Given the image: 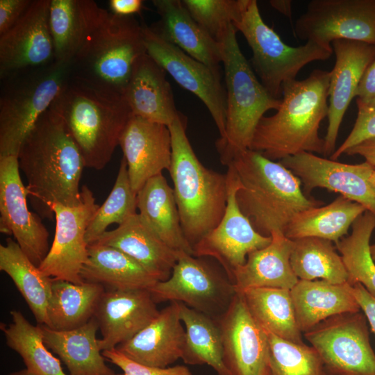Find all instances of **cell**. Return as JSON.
I'll return each mask as SVG.
<instances>
[{"mask_svg":"<svg viewBox=\"0 0 375 375\" xmlns=\"http://www.w3.org/2000/svg\"><path fill=\"white\" fill-rule=\"evenodd\" d=\"M369 183L375 192V169L372 172L369 178Z\"/></svg>","mask_w":375,"mask_h":375,"instance_id":"obj_54","label":"cell"},{"mask_svg":"<svg viewBox=\"0 0 375 375\" xmlns=\"http://www.w3.org/2000/svg\"><path fill=\"white\" fill-rule=\"evenodd\" d=\"M172 157L169 170L184 235L193 247L219 224L227 205V178L206 167L186 134L187 119L178 113L168 126Z\"/></svg>","mask_w":375,"mask_h":375,"instance_id":"obj_5","label":"cell"},{"mask_svg":"<svg viewBox=\"0 0 375 375\" xmlns=\"http://www.w3.org/2000/svg\"><path fill=\"white\" fill-rule=\"evenodd\" d=\"M301 182L309 194L315 188L340 193L375 215V192L369 178L375 167L367 162L347 164L302 152L279 161Z\"/></svg>","mask_w":375,"mask_h":375,"instance_id":"obj_17","label":"cell"},{"mask_svg":"<svg viewBox=\"0 0 375 375\" xmlns=\"http://www.w3.org/2000/svg\"><path fill=\"white\" fill-rule=\"evenodd\" d=\"M108 5L111 13L122 17L133 16L143 8L141 0H110Z\"/></svg>","mask_w":375,"mask_h":375,"instance_id":"obj_49","label":"cell"},{"mask_svg":"<svg viewBox=\"0 0 375 375\" xmlns=\"http://www.w3.org/2000/svg\"><path fill=\"white\" fill-rule=\"evenodd\" d=\"M81 202L76 206L58 203L50 208L56 218V231L48 254L38 267L46 276L75 284L84 283L81 269L88 256L87 228L99 206L92 190L81 187Z\"/></svg>","mask_w":375,"mask_h":375,"instance_id":"obj_13","label":"cell"},{"mask_svg":"<svg viewBox=\"0 0 375 375\" xmlns=\"http://www.w3.org/2000/svg\"><path fill=\"white\" fill-rule=\"evenodd\" d=\"M349 235L335 244L347 270L348 283H360L375 296V262L370 253L375 215L366 210L353 223Z\"/></svg>","mask_w":375,"mask_h":375,"instance_id":"obj_40","label":"cell"},{"mask_svg":"<svg viewBox=\"0 0 375 375\" xmlns=\"http://www.w3.org/2000/svg\"><path fill=\"white\" fill-rule=\"evenodd\" d=\"M293 242L290 264L299 280H322L334 284L348 282L347 270L333 242L305 237Z\"/></svg>","mask_w":375,"mask_h":375,"instance_id":"obj_38","label":"cell"},{"mask_svg":"<svg viewBox=\"0 0 375 375\" xmlns=\"http://www.w3.org/2000/svg\"><path fill=\"white\" fill-rule=\"evenodd\" d=\"M294 30L299 39L326 47L337 40L375 45V0H312Z\"/></svg>","mask_w":375,"mask_h":375,"instance_id":"obj_12","label":"cell"},{"mask_svg":"<svg viewBox=\"0 0 375 375\" xmlns=\"http://www.w3.org/2000/svg\"><path fill=\"white\" fill-rule=\"evenodd\" d=\"M233 26L252 51L249 62L256 75L275 99H281L283 84L296 79L303 67L314 61L328 60L333 53L332 47L310 41L298 47L286 44L264 22L256 0H243Z\"/></svg>","mask_w":375,"mask_h":375,"instance_id":"obj_9","label":"cell"},{"mask_svg":"<svg viewBox=\"0 0 375 375\" xmlns=\"http://www.w3.org/2000/svg\"><path fill=\"white\" fill-rule=\"evenodd\" d=\"M362 312L331 317L304 333L328 375H375V353Z\"/></svg>","mask_w":375,"mask_h":375,"instance_id":"obj_10","label":"cell"},{"mask_svg":"<svg viewBox=\"0 0 375 375\" xmlns=\"http://www.w3.org/2000/svg\"><path fill=\"white\" fill-rule=\"evenodd\" d=\"M270 375H328L318 353L304 342L296 343L267 333Z\"/></svg>","mask_w":375,"mask_h":375,"instance_id":"obj_42","label":"cell"},{"mask_svg":"<svg viewBox=\"0 0 375 375\" xmlns=\"http://www.w3.org/2000/svg\"><path fill=\"white\" fill-rule=\"evenodd\" d=\"M182 323L179 303L171 301L147 326L115 349L138 363L169 367L183 356L185 329Z\"/></svg>","mask_w":375,"mask_h":375,"instance_id":"obj_23","label":"cell"},{"mask_svg":"<svg viewBox=\"0 0 375 375\" xmlns=\"http://www.w3.org/2000/svg\"><path fill=\"white\" fill-rule=\"evenodd\" d=\"M27 196L17 156H0V231L12 235L29 260L39 267L51 247L49 233L40 217L29 210Z\"/></svg>","mask_w":375,"mask_h":375,"instance_id":"obj_16","label":"cell"},{"mask_svg":"<svg viewBox=\"0 0 375 375\" xmlns=\"http://www.w3.org/2000/svg\"><path fill=\"white\" fill-rule=\"evenodd\" d=\"M17 159L32 206L40 217L53 219L52 203L76 206L81 202L83 159L62 119L50 108L26 135Z\"/></svg>","mask_w":375,"mask_h":375,"instance_id":"obj_1","label":"cell"},{"mask_svg":"<svg viewBox=\"0 0 375 375\" xmlns=\"http://www.w3.org/2000/svg\"><path fill=\"white\" fill-rule=\"evenodd\" d=\"M69 65L55 60L1 80L0 156H17L26 135L69 79Z\"/></svg>","mask_w":375,"mask_h":375,"instance_id":"obj_8","label":"cell"},{"mask_svg":"<svg viewBox=\"0 0 375 375\" xmlns=\"http://www.w3.org/2000/svg\"><path fill=\"white\" fill-rule=\"evenodd\" d=\"M178 303L185 329L181 359L188 365H208L218 375H228L223 362L222 334L217 319Z\"/></svg>","mask_w":375,"mask_h":375,"instance_id":"obj_37","label":"cell"},{"mask_svg":"<svg viewBox=\"0 0 375 375\" xmlns=\"http://www.w3.org/2000/svg\"><path fill=\"white\" fill-rule=\"evenodd\" d=\"M105 290L100 284H75L53 278L47 326L55 331H69L84 325L94 316Z\"/></svg>","mask_w":375,"mask_h":375,"instance_id":"obj_35","label":"cell"},{"mask_svg":"<svg viewBox=\"0 0 375 375\" xmlns=\"http://www.w3.org/2000/svg\"><path fill=\"white\" fill-rule=\"evenodd\" d=\"M49 108L62 119L85 167L97 170L110 162L133 115L124 95L94 88L71 76Z\"/></svg>","mask_w":375,"mask_h":375,"instance_id":"obj_4","label":"cell"},{"mask_svg":"<svg viewBox=\"0 0 375 375\" xmlns=\"http://www.w3.org/2000/svg\"><path fill=\"white\" fill-rule=\"evenodd\" d=\"M271 242L250 253L245 263L233 272L236 292L255 288L291 290L299 279L290 264L293 240L282 233H273Z\"/></svg>","mask_w":375,"mask_h":375,"instance_id":"obj_28","label":"cell"},{"mask_svg":"<svg viewBox=\"0 0 375 375\" xmlns=\"http://www.w3.org/2000/svg\"><path fill=\"white\" fill-rule=\"evenodd\" d=\"M166 72L147 53L136 62L124 92L133 115L169 126L176 110Z\"/></svg>","mask_w":375,"mask_h":375,"instance_id":"obj_25","label":"cell"},{"mask_svg":"<svg viewBox=\"0 0 375 375\" xmlns=\"http://www.w3.org/2000/svg\"><path fill=\"white\" fill-rule=\"evenodd\" d=\"M50 1L33 0L22 18L0 35V80L56 60L49 28Z\"/></svg>","mask_w":375,"mask_h":375,"instance_id":"obj_18","label":"cell"},{"mask_svg":"<svg viewBox=\"0 0 375 375\" xmlns=\"http://www.w3.org/2000/svg\"><path fill=\"white\" fill-rule=\"evenodd\" d=\"M239 293L254 319L265 332L292 342H303L290 290L255 288Z\"/></svg>","mask_w":375,"mask_h":375,"instance_id":"obj_36","label":"cell"},{"mask_svg":"<svg viewBox=\"0 0 375 375\" xmlns=\"http://www.w3.org/2000/svg\"><path fill=\"white\" fill-rule=\"evenodd\" d=\"M147 53L183 88L206 106L222 138L226 129V94L216 71L167 41L151 27L142 25Z\"/></svg>","mask_w":375,"mask_h":375,"instance_id":"obj_14","label":"cell"},{"mask_svg":"<svg viewBox=\"0 0 375 375\" xmlns=\"http://www.w3.org/2000/svg\"><path fill=\"white\" fill-rule=\"evenodd\" d=\"M260 375H270L267 363L265 365V367L262 369V370L260 372Z\"/></svg>","mask_w":375,"mask_h":375,"instance_id":"obj_56","label":"cell"},{"mask_svg":"<svg viewBox=\"0 0 375 375\" xmlns=\"http://www.w3.org/2000/svg\"><path fill=\"white\" fill-rule=\"evenodd\" d=\"M32 2L33 0H0V35L22 18Z\"/></svg>","mask_w":375,"mask_h":375,"instance_id":"obj_46","label":"cell"},{"mask_svg":"<svg viewBox=\"0 0 375 375\" xmlns=\"http://www.w3.org/2000/svg\"><path fill=\"white\" fill-rule=\"evenodd\" d=\"M352 286L353 294L363 312L372 331L375 335V296L369 293L364 286L356 283Z\"/></svg>","mask_w":375,"mask_h":375,"instance_id":"obj_47","label":"cell"},{"mask_svg":"<svg viewBox=\"0 0 375 375\" xmlns=\"http://www.w3.org/2000/svg\"><path fill=\"white\" fill-rule=\"evenodd\" d=\"M8 375H35V374L30 372L28 369H24L16 371V372H12Z\"/></svg>","mask_w":375,"mask_h":375,"instance_id":"obj_53","label":"cell"},{"mask_svg":"<svg viewBox=\"0 0 375 375\" xmlns=\"http://www.w3.org/2000/svg\"><path fill=\"white\" fill-rule=\"evenodd\" d=\"M102 355L119 367L124 375H192L188 367L184 365L157 367L138 363L126 357L116 349L103 351Z\"/></svg>","mask_w":375,"mask_h":375,"instance_id":"obj_44","label":"cell"},{"mask_svg":"<svg viewBox=\"0 0 375 375\" xmlns=\"http://www.w3.org/2000/svg\"><path fill=\"white\" fill-rule=\"evenodd\" d=\"M10 314L12 322H1L0 329L7 346L22 358L26 369L35 375H68L45 345L41 326L31 324L19 310H12Z\"/></svg>","mask_w":375,"mask_h":375,"instance_id":"obj_39","label":"cell"},{"mask_svg":"<svg viewBox=\"0 0 375 375\" xmlns=\"http://www.w3.org/2000/svg\"><path fill=\"white\" fill-rule=\"evenodd\" d=\"M137 194L133 190L128 174L126 162L123 157L117 176L108 197L99 206L85 233L88 244L95 242L112 224L118 226L136 214Z\"/></svg>","mask_w":375,"mask_h":375,"instance_id":"obj_41","label":"cell"},{"mask_svg":"<svg viewBox=\"0 0 375 375\" xmlns=\"http://www.w3.org/2000/svg\"><path fill=\"white\" fill-rule=\"evenodd\" d=\"M269 4L278 12L292 20V1L271 0Z\"/></svg>","mask_w":375,"mask_h":375,"instance_id":"obj_51","label":"cell"},{"mask_svg":"<svg viewBox=\"0 0 375 375\" xmlns=\"http://www.w3.org/2000/svg\"><path fill=\"white\" fill-rule=\"evenodd\" d=\"M356 104L358 108L375 112V94L365 101L356 99Z\"/></svg>","mask_w":375,"mask_h":375,"instance_id":"obj_52","label":"cell"},{"mask_svg":"<svg viewBox=\"0 0 375 375\" xmlns=\"http://www.w3.org/2000/svg\"><path fill=\"white\" fill-rule=\"evenodd\" d=\"M226 174L227 205L225 213L217 227L193 247V256L216 259L231 281L233 271L245 263L250 253L267 247L272 237L258 233L242 213L236 201L239 181L231 167H228Z\"/></svg>","mask_w":375,"mask_h":375,"instance_id":"obj_15","label":"cell"},{"mask_svg":"<svg viewBox=\"0 0 375 375\" xmlns=\"http://www.w3.org/2000/svg\"><path fill=\"white\" fill-rule=\"evenodd\" d=\"M239 181L236 201L260 234H284L299 212L323 202L306 195L299 178L280 162L250 149L235 153L226 165Z\"/></svg>","mask_w":375,"mask_h":375,"instance_id":"obj_3","label":"cell"},{"mask_svg":"<svg viewBox=\"0 0 375 375\" xmlns=\"http://www.w3.org/2000/svg\"><path fill=\"white\" fill-rule=\"evenodd\" d=\"M137 208L142 221L168 247L193 255L182 230L173 188L162 174L148 180L139 190Z\"/></svg>","mask_w":375,"mask_h":375,"instance_id":"obj_31","label":"cell"},{"mask_svg":"<svg viewBox=\"0 0 375 375\" xmlns=\"http://www.w3.org/2000/svg\"><path fill=\"white\" fill-rule=\"evenodd\" d=\"M0 270L11 278L38 324L47 326L53 278L44 275L10 238L0 244Z\"/></svg>","mask_w":375,"mask_h":375,"instance_id":"obj_34","label":"cell"},{"mask_svg":"<svg viewBox=\"0 0 375 375\" xmlns=\"http://www.w3.org/2000/svg\"><path fill=\"white\" fill-rule=\"evenodd\" d=\"M192 18L217 42L238 19L243 0H183Z\"/></svg>","mask_w":375,"mask_h":375,"instance_id":"obj_43","label":"cell"},{"mask_svg":"<svg viewBox=\"0 0 375 375\" xmlns=\"http://www.w3.org/2000/svg\"><path fill=\"white\" fill-rule=\"evenodd\" d=\"M108 12L92 0H51L49 28L56 60L70 64Z\"/></svg>","mask_w":375,"mask_h":375,"instance_id":"obj_27","label":"cell"},{"mask_svg":"<svg viewBox=\"0 0 375 375\" xmlns=\"http://www.w3.org/2000/svg\"><path fill=\"white\" fill-rule=\"evenodd\" d=\"M217 321L222 334L223 362L228 375H260L267 363L268 338L240 293H235Z\"/></svg>","mask_w":375,"mask_h":375,"instance_id":"obj_19","label":"cell"},{"mask_svg":"<svg viewBox=\"0 0 375 375\" xmlns=\"http://www.w3.org/2000/svg\"><path fill=\"white\" fill-rule=\"evenodd\" d=\"M149 290L156 303L181 302L215 319L227 310L236 293L227 276L185 252L178 253L169 278Z\"/></svg>","mask_w":375,"mask_h":375,"instance_id":"obj_11","label":"cell"},{"mask_svg":"<svg viewBox=\"0 0 375 375\" xmlns=\"http://www.w3.org/2000/svg\"><path fill=\"white\" fill-rule=\"evenodd\" d=\"M375 94V60L365 70L357 88L356 97L365 101Z\"/></svg>","mask_w":375,"mask_h":375,"instance_id":"obj_48","label":"cell"},{"mask_svg":"<svg viewBox=\"0 0 375 375\" xmlns=\"http://www.w3.org/2000/svg\"><path fill=\"white\" fill-rule=\"evenodd\" d=\"M133 190L137 194L148 180L169 170L172 157L169 127L132 115L119 140Z\"/></svg>","mask_w":375,"mask_h":375,"instance_id":"obj_21","label":"cell"},{"mask_svg":"<svg viewBox=\"0 0 375 375\" xmlns=\"http://www.w3.org/2000/svg\"><path fill=\"white\" fill-rule=\"evenodd\" d=\"M330 78L331 72L315 69L303 80L285 82L279 108L260 119L249 149L274 161L302 152L324 155L319 128L328 116Z\"/></svg>","mask_w":375,"mask_h":375,"instance_id":"obj_2","label":"cell"},{"mask_svg":"<svg viewBox=\"0 0 375 375\" xmlns=\"http://www.w3.org/2000/svg\"><path fill=\"white\" fill-rule=\"evenodd\" d=\"M41 326L47 347L57 354L69 375H115L105 363L96 334L99 329L93 317L84 325L69 331H55Z\"/></svg>","mask_w":375,"mask_h":375,"instance_id":"obj_30","label":"cell"},{"mask_svg":"<svg viewBox=\"0 0 375 375\" xmlns=\"http://www.w3.org/2000/svg\"><path fill=\"white\" fill-rule=\"evenodd\" d=\"M95 242L122 251L158 281L169 278L179 253L160 240L138 213L116 228L105 232Z\"/></svg>","mask_w":375,"mask_h":375,"instance_id":"obj_24","label":"cell"},{"mask_svg":"<svg viewBox=\"0 0 375 375\" xmlns=\"http://www.w3.org/2000/svg\"><path fill=\"white\" fill-rule=\"evenodd\" d=\"M237 30L231 24L218 42L221 47L226 94V129L215 145L226 166L233 155L250 148L257 124L265 113L277 110L281 99L272 97L262 85L240 48Z\"/></svg>","mask_w":375,"mask_h":375,"instance_id":"obj_6","label":"cell"},{"mask_svg":"<svg viewBox=\"0 0 375 375\" xmlns=\"http://www.w3.org/2000/svg\"><path fill=\"white\" fill-rule=\"evenodd\" d=\"M115 375H124V374H115Z\"/></svg>","mask_w":375,"mask_h":375,"instance_id":"obj_57","label":"cell"},{"mask_svg":"<svg viewBox=\"0 0 375 375\" xmlns=\"http://www.w3.org/2000/svg\"><path fill=\"white\" fill-rule=\"evenodd\" d=\"M335 62L331 71L328 88V126L324 138L325 156L335 151L337 138L344 114L360 81L369 65L375 60V45L337 40L331 43Z\"/></svg>","mask_w":375,"mask_h":375,"instance_id":"obj_20","label":"cell"},{"mask_svg":"<svg viewBox=\"0 0 375 375\" xmlns=\"http://www.w3.org/2000/svg\"><path fill=\"white\" fill-rule=\"evenodd\" d=\"M375 137V112L358 108L353 127L345 140L335 149L330 159L336 160L345 151L358 143Z\"/></svg>","mask_w":375,"mask_h":375,"instance_id":"obj_45","label":"cell"},{"mask_svg":"<svg viewBox=\"0 0 375 375\" xmlns=\"http://www.w3.org/2000/svg\"><path fill=\"white\" fill-rule=\"evenodd\" d=\"M88 250L80 274L83 282L117 290H149L158 282L138 262L115 247L94 242Z\"/></svg>","mask_w":375,"mask_h":375,"instance_id":"obj_32","label":"cell"},{"mask_svg":"<svg viewBox=\"0 0 375 375\" xmlns=\"http://www.w3.org/2000/svg\"><path fill=\"white\" fill-rule=\"evenodd\" d=\"M146 53L142 25L135 17L108 12L71 62L70 76L124 95L136 62Z\"/></svg>","mask_w":375,"mask_h":375,"instance_id":"obj_7","label":"cell"},{"mask_svg":"<svg viewBox=\"0 0 375 375\" xmlns=\"http://www.w3.org/2000/svg\"><path fill=\"white\" fill-rule=\"evenodd\" d=\"M370 253L373 260L375 262V244L370 245Z\"/></svg>","mask_w":375,"mask_h":375,"instance_id":"obj_55","label":"cell"},{"mask_svg":"<svg viewBox=\"0 0 375 375\" xmlns=\"http://www.w3.org/2000/svg\"><path fill=\"white\" fill-rule=\"evenodd\" d=\"M366 210L361 204L340 195L329 204L298 213L284 235L292 240L316 237L336 244L348 234L353 223Z\"/></svg>","mask_w":375,"mask_h":375,"instance_id":"obj_33","label":"cell"},{"mask_svg":"<svg viewBox=\"0 0 375 375\" xmlns=\"http://www.w3.org/2000/svg\"><path fill=\"white\" fill-rule=\"evenodd\" d=\"M290 292L297 322L303 333L335 315L361 311L348 282L299 280Z\"/></svg>","mask_w":375,"mask_h":375,"instance_id":"obj_29","label":"cell"},{"mask_svg":"<svg viewBox=\"0 0 375 375\" xmlns=\"http://www.w3.org/2000/svg\"><path fill=\"white\" fill-rule=\"evenodd\" d=\"M149 290H106L94 316L102 335L100 350L115 349L147 326L160 312Z\"/></svg>","mask_w":375,"mask_h":375,"instance_id":"obj_22","label":"cell"},{"mask_svg":"<svg viewBox=\"0 0 375 375\" xmlns=\"http://www.w3.org/2000/svg\"><path fill=\"white\" fill-rule=\"evenodd\" d=\"M160 21L151 27L193 58L219 71L221 47L191 16L179 0H153Z\"/></svg>","mask_w":375,"mask_h":375,"instance_id":"obj_26","label":"cell"},{"mask_svg":"<svg viewBox=\"0 0 375 375\" xmlns=\"http://www.w3.org/2000/svg\"><path fill=\"white\" fill-rule=\"evenodd\" d=\"M344 154L359 155L365 162L375 167V137L367 139L347 149Z\"/></svg>","mask_w":375,"mask_h":375,"instance_id":"obj_50","label":"cell"}]
</instances>
